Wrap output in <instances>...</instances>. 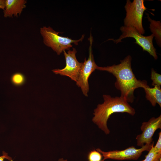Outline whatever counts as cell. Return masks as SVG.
<instances>
[{
	"label": "cell",
	"instance_id": "1",
	"mask_svg": "<svg viewBox=\"0 0 161 161\" xmlns=\"http://www.w3.org/2000/svg\"><path fill=\"white\" fill-rule=\"evenodd\" d=\"M131 57L128 55L120 61V64L111 66H98L96 69L106 71L112 74L116 78V88L121 92L120 96L128 102L132 103L134 100V92L135 89L143 88L148 85L145 80H137L131 68Z\"/></svg>",
	"mask_w": 161,
	"mask_h": 161
},
{
	"label": "cell",
	"instance_id": "2",
	"mask_svg": "<svg viewBox=\"0 0 161 161\" xmlns=\"http://www.w3.org/2000/svg\"><path fill=\"white\" fill-rule=\"evenodd\" d=\"M103 97L104 102L98 104L94 110L92 121L105 134H108L110 131L108 128L107 122L112 114L125 112L133 116L136 112L128 102L120 97H113L109 95H103Z\"/></svg>",
	"mask_w": 161,
	"mask_h": 161
},
{
	"label": "cell",
	"instance_id": "3",
	"mask_svg": "<svg viewBox=\"0 0 161 161\" xmlns=\"http://www.w3.org/2000/svg\"><path fill=\"white\" fill-rule=\"evenodd\" d=\"M40 33L43 37V43L47 46L50 47L58 55L72 47L73 43L76 45L82 41L84 37L83 35L80 39L73 40L68 37L60 35L61 32H57L50 27L44 26L40 29Z\"/></svg>",
	"mask_w": 161,
	"mask_h": 161
},
{
	"label": "cell",
	"instance_id": "4",
	"mask_svg": "<svg viewBox=\"0 0 161 161\" xmlns=\"http://www.w3.org/2000/svg\"><path fill=\"white\" fill-rule=\"evenodd\" d=\"M144 1L143 0H134L131 2L127 0L124 7L126 15L124 20V26L132 27L141 35L145 33L142 19L144 12L147 9Z\"/></svg>",
	"mask_w": 161,
	"mask_h": 161
},
{
	"label": "cell",
	"instance_id": "5",
	"mask_svg": "<svg viewBox=\"0 0 161 161\" xmlns=\"http://www.w3.org/2000/svg\"><path fill=\"white\" fill-rule=\"evenodd\" d=\"M120 30L122 33L119 38L116 39H110L116 44L122 42L121 40L127 37L134 38L136 41L135 43L139 45L143 50L148 52L156 60L158 58L156 49L154 48L153 40L154 37L153 34L148 36H144L139 33L134 28L131 27L122 26Z\"/></svg>",
	"mask_w": 161,
	"mask_h": 161
},
{
	"label": "cell",
	"instance_id": "6",
	"mask_svg": "<svg viewBox=\"0 0 161 161\" xmlns=\"http://www.w3.org/2000/svg\"><path fill=\"white\" fill-rule=\"evenodd\" d=\"M90 43L89 51V57L87 60L85 58L80 70L76 85L80 88L83 95L88 96L89 90L88 82L89 78L91 74L95 71L98 66L94 59L92 48V37L91 35L88 39Z\"/></svg>",
	"mask_w": 161,
	"mask_h": 161
},
{
	"label": "cell",
	"instance_id": "7",
	"mask_svg": "<svg viewBox=\"0 0 161 161\" xmlns=\"http://www.w3.org/2000/svg\"><path fill=\"white\" fill-rule=\"evenodd\" d=\"M154 142L150 144H145L140 148L137 149L134 146H131L122 150H113L106 152L99 148L96 150L100 153L103 157L101 161L110 159L114 160H137L141 156L143 152L149 151Z\"/></svg>",
	"mask_w": 161,
	"mask_h": 161
},
{
	"label": "cell",
	"instance_id": "8",
	"mask_svg": "<svg viewBox=\"0 0 161 161\" xmlns=\"http://www.w3.org/2000/svg\"><path fill=\"white\" fill-rule=\"evenodd\" d=\"M66 61V66L64 68L54 69L52 71L56 74L69 77L72 80L77 82L83 63L77 60L76 54V49L73 48L72 50H69L67 52H63Z\"/></svg>",
	"mask_w": 161,
	"mask_h": 161
},
{
	"label": "cell",
	"instance_id": "9",
	"mask_svg": "<svg viewBox=\"0 0 161 161\" xmlns=\"http://www.w3.org/2000/svg\"><path fill=\"white\" fill-rule=\"evenodd\" d=\"M161 129V115L152 117L147 122L142 123L140 127L141 134L136 137L137 146L142 147L145 144H150L152 142V137L155 131Z\"/></svg>",
	"mask_w": 161,
	"mask_h": 161
},
{
	"label": "cell",
	"instance_id": "10",
	"mask_svg": "<svg viewBox=\"0 0 161 161\" xmlns=\"http://www.w3.org/2000/svg\"><path fill=\"white\" fill-rule=\"evenodd\" d=\"M26 0H6L3 10L5 18L18 17L21 15L23 9L26 7Z\"/></svg>",
	"mask_w": 161,
	"mask_h": 161
},
{
	"label": "cell",
	"instance_id": "11",
	"mask_svg": "<svg viewBox=\"0 0 161 161\" xmlns=\"http://www.w3.org/2000/svg\"><path fill=\"white\" fill-rule=\"evenodd\" d=\"M150 88L148 86L144 87L145 98L151 103L153 106L158 103L161 107V89L160 86H155Z\"/></svg>",
	"mask_w": 161,
	"mask_h": 161
},
{
	"label": "cell",
	"instance_id": "12",
	"mask_svg": "<svg viewBox=\"0 0 161 161\" xmlns=\"http://www.w3.org/2000/svg\"><path fill=\"white\" fill-rule=\"evenodd\" d=\"M147 18L150 22L149 28L154 37L156 43L160 47L161 46V23L160 21H156L151 19L147 14Z\"/></svg>",
	"mask_w": 161,
	"mask_h": 161
},
{
	"label": "cell",
	"instance_id": "13",
	"mask_svg": "<svg viewBox=\"0 0 161 161\" xmlns=\"http://www.w3.org/2000/svg\"><path fill=\"white\" fill-rule=\"evenodd\" d=\"M161 160V153L155 151L154 145L148 151V154L145 156V158L142 161H160Z\"/></svg>",
	"mask_w": 161,
	"mask_h": 161
},
{
	"label": "cell",
	"instance_id": "14",
	"mask_svg": "<svg viewBox=\"0 0 161 161\" xmlns=\"http://www.w3.org/2000/svg\"><path fill=\"white\" fill-rule=\"evenodd\" d=\"M103 156L101 154L96 150L90 151L88 154V161H101Z\"/></svg>",
	"mask_w": 161,
	"mask_h": 161
},
{
	"label": "cell",
	"instance_id": "15",
	"mask_svg": "<svg viewBox=\"0 0 161 161\" xmlns=\"http://www.w3.org/2000/svg\"><path fill=\"white\" fill-rule=\"evenodd\" d=\"M151 78L152 80V85L160 86L161 85V75L156 72L153 68L151 69Z\"/></svg>",
	"mask_w": 161,
	"mask_h": 161
},
{
	"label": "cell",
	"instance_id": "16",
	"mask_svg": "<svg viewBox=\"0 0 161 161\" xmlns=\"http://www.w3.org/2000/svg\"><path fill=\"white\" fill-rule=\"evenodd\" d=\"M12 82L15 85H20L22 84L24 80V77L21 74L17 73L14 74L12 77Z\"/></svg>",
	"mask_w": 161,
	"mask_h": 161
},
{
	"label": "cell",
	"instance_id": "17",
	"mask_svg": "<svg viewBox=\"0 0 161 161\" xmlns=\"http://www.w3.org/2000/svg\"><path fill=\"white\" fill-rule=\"evenodd\" d=\"M155 151L157 152L161 153V132L159 133V137L157 143L154 146Z\"/></svg>",
	"mask_w": 161,
	"mask_h": 161
},
{
	"label": "cell",
	"instance_id": "18",
	"mask_svg": "<svg viewBox=\"0 0 161 161\" xmlns=\"http://www.w3.org/2000/svg\"><path fill=\"white\" fill-rule=\"evenodd\" d=\"M5 159H7L10 161H13L12 158L8 155L7 153L3 151L2 155L0 156V161H4Z\"/></svg>",
	"mask_w": 161,
	"mask_h": 161
},
{
	"label": "cell",
	"instance_id": "19",
	"mask_svg": "<svg viewBox=\"0 0 161 161\" xmlns=\"http://www.w3.org/2000/svg\"><path fill=\"white\" fill-rule=\"evenodd\" d=\"M6 0H0V9L4 10L5 3Z\"/></svg>",
	"mask_w": 161,
	"mask_h": 161
},
{
	"label": "cell",
	"instance_id": "20",
	"mask_svg": "<svg viewBox=\"0 0 161 161\" xmlns=\"http://www.w3.org/2000/svg\"><path fill=\"white\" fill-rule=\"evenodd\" d=\"M58 161H67L66 159H64L63 158H61L58 159Z\"/></svg>",
	"mask_w": 161,
	"mask_h": 161
},
{
	"label": "cell",
	"instance_id": "21",
	"mask_svg": "<svg viewBox=\"0 0 161 161\" xmlns=\"http://www.w3.org/2000/svg\"><path fill=\"white\" fill-rule=\"evenodd\" d=\"M160 161H161V160H160Z\"/></svg>",
	"mask_w": 161,
	"mask_h": 161
}]
</instances>
